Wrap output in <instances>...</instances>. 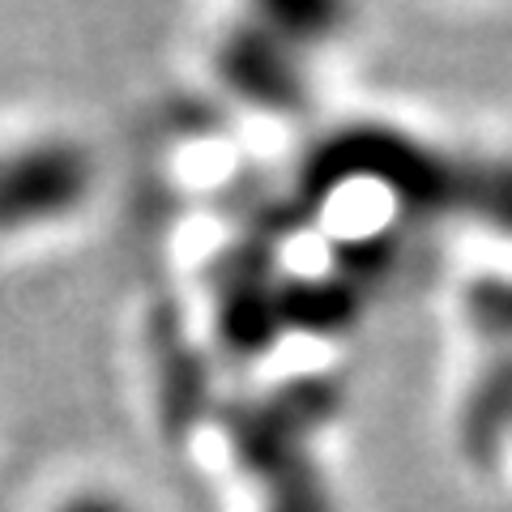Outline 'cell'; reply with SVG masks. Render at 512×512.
Listing matches in <instances>:
<instances>
[{
	"instance_id": "cell-6",
	"label": "cell",
	"mask_w": 512,
	"mask_h": 512,
	"mask_svg": "<svg viewBox=\"0 0 512 512\" xmlns=\"http://www.w3.org/2000/svg\"><path fill=\"white\" fill-rule=\"evenodd\" d=\"M282 329L299 333H346L363 316V286L342 278L338 269L325 278H291L278 282Z\"/></svg>"
},
{
	"instance_id": "cell-10",
	"label": "cell",
	"mask_w": 512,
	"mask_h": 512,
	"mask_svg": "<svg viewBox=\"0 0 512 512\" xmlns=\"http://www.w3.org/2000/svg\"><path fill=\"white\" fill-rule=\"evenodd\" d=\"M461 214L512 231V163H470L466 210Z\"/></svg>"
},
{
	"instance_id": "cell-5",
	"label": "cell",
	"mask_w": 512,
	"mask_h": 512,
	"mask_svg": "<svg viewBox=\"0 0 512 512\" xmlns=\"http://www.w3.org/2000/svg\"><path fill=\"white\" fill-rule=\"evenodd\" d=\"M154 372H158V406H163V423L175 436H188L210 410V367L197 342L188 338L184 320L175 312H158L154 329Z\"/></svg>"
},
{
	"instance_id": "cell-2",
	"label": "cell",
	"mask_w": 512,
	"mask_h": 512,
	"mask_svg": "<svg viewBox=\"0 0 512 512\" xmlns=\"http://www.w3.org/2000/svg\"><path fill=\"white\" fill-rule=\"evenodd\" d=\"M342 402H346L342 380L312 372L278 384L265 397L231 406L222 414V427H227L235 461L265 483L278 470L303 461V440H312L320 427L338 419Z\"/></svg>"
},
{
	"instance_id": "cell-14",
	"label": "cell",
	"mask_w": 512,
	"mask_h": 512,
	"mask_svg": "<svg viewBox=\"0 0 512 512\" xmlns=\"http://www.w3.org/2000/svg\"><path fill=\"white\" fill-rule=\"evenodd\" d=\"M56 512H133V504L120 500L116 491H77L69 500H60Z\"/></svg>"
},
{
	"instance_id": "cell-8",
	"label": "cell",
	"mask_w": 512,
	"mask_h": 512,
	"mask_svg": "<svg viewBox=\"0 0 512 512\" xmlns=\"http://www.w3.org/2000/svg\"><path fill=\"white\" fill-rule=\"evenodd\" d=\"M508 436H512V350L478 376L466 414H461V444L483 466L500 457Z\"/></svg>"
},
{
	"instance_id": "cell-9",
	"label": "cell",
	"mask_w": 512,
	"mask_h": 512,
	"mask_svg": "<svg viewBox=\"0 0 512 512\" xmlns=\"http://www.w3.org/2000/svg\"><path fill=\"white\" fill-rule=\"evenodd\" d=\"M342 22V9L333 5H265L256 9V26H265L278 43H320Z\"/></svg>"
},
{
	"instance_id": "cell-7",
	"label": "cell",
	"mask_w": 512,
	"mask_h": 512,
	"mask_svg": "<svg viewBox=\"0 0 512 512\" xmlns=\"http://www.w3.org/2000/svg\"><path fill=\"white\" fill-rule=\"evenodd\" d=\"M218 295V346L231 359H256L278 342L282 312H278V282H244Z\"/></svg>"
},
{
	"instance_id": "cell-3",
	"label": "cell",
	"mask_w": 512,
	"mask_h": 512,
	"mask_svg": "<svg viewBox=\"0 0 512 512\" xmlns=\"http://www.w3.org/2000/svg\"><path fill=\"white\" fill-rule=\"evenodd\" d=\"M94 192V154L73 137L0 146V239L73 218Z\"/></svg>"
},
{
	"instance_id": "cell-13",
	"label": "cell",
	"mask_w": 512,
	"mask_h": 512,
	"mask_svg": "<svg viewBox=\"0 0 512 512\" xmlns=\"http://www.w3.org/2000/svg\"><path fill=\"white\" fill-rule=\"evenodd\" d=\"M466 312L478 333H487V338H512V282L478 278L466 295Z\"/></svg>"
},
{
	"instance_id": "cell-4",
	"label": "cell",
	"mask_w": 512,
	"mask_h": 512,
	"mask_svg": "<svg viewBox=\"0 0 512 512\" xmlns=\"http://www.w3.org/2000/svg\"><path fill=\"white\" fill-rule=\"evenodd\" d=\"M218 73L239 99H248L261 111L295 116L308 107V90L291 60V47L278 43L265 26H235L218 52Z\"/></svg>"
},
{
	"instance_id": "cell-11",
	"label": "cell",
	"mask_w": 512,
	"mask_h": 512,
	"mask_svg": "<svg viewBox=\"0 0 512 512\" xmlns=\"http://www.w3.org/2000/svg\"><path fill=\"white\" fill-rule=\"evenodd\" d=\"M265 487H269L265 512H333V495L308 457L278 470L274 478H265Z\"/></svg>"
},
{
	"instance_id": "cell-12",
	"label": "cell",
	"mask_w": 512,
	"mask_h": 512,
	"mask_svg": "<svg viewBox=\"0 0 512 512\" xmlns=\"http://www.w3.org/2000/svg\"><path fill=\"white\" fill-rule=\"evenodd\" d=\"M397 252H402L397 235H393V231H380V235L346 239V244L333 252V261H338V274H342V278H350L355 286H372V282H380V278L393 274Z\"/></svg>"
},
{
	"instance_id": "cell-1",
	"label": "cell",
	"mask_w": 512,
	"mask_h": 512,
	"mask_svg": "<svg viewBox=\"0 0 512 512\" xmlns=\"http://www.w3.org/2000/svg\"><path fill=\"white\" fill-rule=\"evenodd\" d=\"M466 175L470 163L419 146L406 133L380 124H355L329 133L303 158L299 201L316 205L350 180H376L414 214H461L466 210Z\"/></svg>"
}]
</instances>
